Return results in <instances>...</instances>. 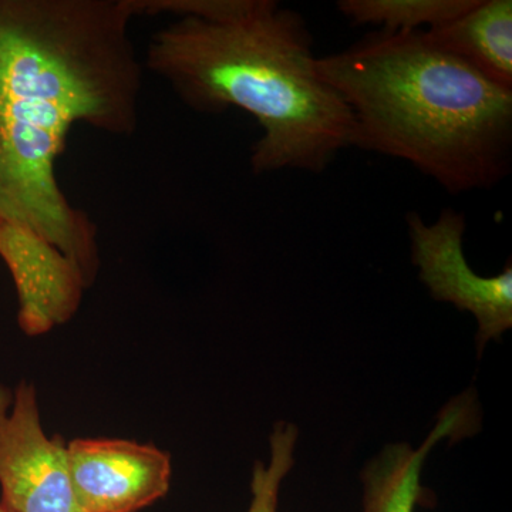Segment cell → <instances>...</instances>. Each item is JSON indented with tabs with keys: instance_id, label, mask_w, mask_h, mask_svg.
Returning a JSON list of instances; mask_svg holds the SVG:
<instances>
[{
	"instance_id": "cell-1",
	"label": "cell",
	"mask_w": 512,
	"mask_h": 512,
	"mask_svg": "<svg viewBox=\"0 0 512 512\" xmlns=\"http://www.w3.org/2000/svg\"><path fill=\"white\" fill-rule=\"evenodd\" d=\"M127 0H0V224L29 229L82 269L100 268L99 232L57 177L76 124L131 137L143 60Z\"/></svg>"
},
{
	"instance_id": "cell-2",
	"label": "cell",
	"mask_w": 512,
	"mask_h": 512,
	"mask_svg": "<svg viewBox=\"0 0 512 512\" xmlns=\"http://www.w3.org/2000/svg\"><path fill=\"white\" fill-rule=\"evenodd\" d=\"M303 19L272 0H249L229 19L175 16L148 39L144 69L197 113L252 114L264 134L255 174L322 173L352 146L353 116L316 72Z\"/></svg>"
},
{
	"instance_id": "cell-3",
	"label": "cell",
	"mask_w": 512,
	"mask_h": 512,
	"mask_svg": "<svg viewBox=\"0 0 512 512\" xmlns=\"http://www.w3.org/2000/svg\"><path fill=\"white\" fill-rule=\"evenodd\" d=\"M315 67L352 111V146L407 161L453 194L510 174L511 90L433 45L424 30L373 33Z\"/></svg>"
},
{
	"instance_id": "cell-4",
	"label": "cell",
	"mask_w": 512,
	"mask_h": 512,
	"mask_svg": "<svg viewBox=\"0 0 512 512\" xmlns=\"http://www.w3.org/2000/svg\"><path fill=\"white\" fill-rule=\"evenodd\" d=\"M0 507L9 512H84L70 480L67 444L46 436L35 387L0 386Z\"/></svg>"
},
{
	"instance_id": "cell-5",
	"label": "cell",
	"mask_w": 512,
	"mask_h": 512,
	"mask_svg": "<svg viewBox=\"0 0 512 512\" xmlns=\"http://www.w3.org/2000/svg\"><path fill=\"white\" fill-rule=\"evenodd\" d=\"M413 264L420 279L439 302H450L476 316L477 350L481 356L490 340L500 339L512 326L511 259L500 275H477L463 252L466 217L447 208L427 225L417 212L407 215Z\"/></svg>"
},
{
	"instance_id": "cell-6",
	"label": "cell",
	"mask_w": 512,
	"mask_h": 512,
	"mask_svg": "<svg viewBox=\"0 0 512 512\" xmlns=\"http://www.w3.org/2000/svg\"><path fill=\"white\" fill-rule=\"evenodd\" d=\"M67 461L84 512H138L170 490L171 456L154 444L76 439L67 444Z\"/></svg>"
},
{
	"instance_id": "cell-7",
	"label": "cell",
	"mask_w": 512,
	"mask_h": 512,
	"mask_svg": "<svg viewBox=\"0 0 512 512\" xmlns=\"http://www.w3.org/2000/svg\"><path fill=\"white\" fill-rule=\"evenodd\" d=\"M0 258L18 292L19 325L39 336L76 315L90 288L82 269L29 229L0 224Z\"/></svg>"
},
{
	"instance_id": "cell-8",
	"label": "cell",
	"mask_w": 512,
	"mask_h": 512,
	"mask_svg": "<svg viewBox=\"0 0 512 512\" xmlns=\"http://www.w3.org/2000/svg\"><path fill=\"white\" fill-rule=\"evenodd\" d=\"M470 410V404L464 400L447 407L417 450L406 443L384 447L363 470L362 512H414L423 491L420 478L424 460L440 440L458 439L471 433Z\"/></svg>"
},
{
	"instance_id": "cell-9",
	"label": "cell",
	"mask_w": 512,
	"mask_h": 512,
	"mask_svg": "<svg viewBox=\"0 0 512 512\" xmlns=\"http://www.w3.org/2000/svg\"><path fill=\"white\" fill-rule=\"evenodd\" d=\"M433 45L512 92V2L477 0L460 18L424 30Z\"/></svg>"
},
{
	"instance_id": "cell-10",
	"label": "cell",
	"mask_w": 512,
	"mask_h": 512,
	"mask_svg": "<svg viewBox=\"0 0 512 512\" xmlns=\"http://www.w3.org/2000/svg\"><path fill=\"white\" fill-rule=\"evenodd\" d=\"M477 5V0H342L338 9L356 25L383 26L387 33L440 28Z\"/></svg>"
},
{
	"instance_id": "cell-11",
	"label": "cell",
	"mask_w": 512,
	"mask_h": 512,
	"mask_svg": "<svg viewBox=\"0 0 512 512\" xmlns=\"http://www.w3.org/2000/svg\"><path fill=\"white\" fill-rule=\"evenodd\" d=\"M298 434V429L292 423L281 421L276 424L269 439V463L256 461L254 466L251 481L252 501L248 512H278L279 490L295 463L293 453Z\"/></svg>"
},
{
	"instance_id": "cell-12",
	"label": "cell",
	"mask_w": 512,
	"mask_h": 512,
	"mask_svg": "<svg viewBox=\"0 0 512 512\" xmlns=\"http://www.w3.org/2000/svg\"><path fill=\"white\" fill-rule=\"evenodd\" d=\"M0 512H9L8 510H5V508L0 507Z\"/></svg>"
}]
</instances>
